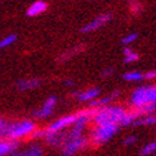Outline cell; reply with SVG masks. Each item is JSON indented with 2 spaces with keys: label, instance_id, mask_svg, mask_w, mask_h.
I'll return each instance as SVG.
<instances>
[{
  "label": "cell",
  "instance_id": "16",
  "mask_svg": "<svg viewBox=\"0 0 156 156\" xmlns=\"http://www.w3.org/2000/svg\"><path fill=\"white\" fill-rule=\"evenodd\" d=\"M140 55L133 51L129 47H123V62L124 64H133V62L138 61Z\"/></svg>",
  "mask_w": 156,
  "mask_h": 156
},
{
  "label": "cell",
  "instance_id": "13",
  "mask_svg": "<svg viewBox=\"0 0 156 156\" xmlns=\"http://www.w3.org/2000/svg\"><path fill=\"white\" fill-rule=\"evenodd\" d=\"M43 140L46 141V144L50 146H55V147H62L65 144V136L64 132H58V133H47L44 131V137Z\"/></svg>",
  "mask_w": 156,
  "mask_h": 156
},
{
  "label": "cell",
  "instance_id": "8",
  "mask_svg": "<svg viewBox=\"0 0 156 156\" xmlns=\"http://www.w3.org/2000/svg\"><path fill=\"white\" fill-rule=\"evenodd\" d=\"M56 104H57V98L55 97V95L48 97L47 99L44 100V103L41 105V108L36 109V111L32 113L33 118H37V119L48 118V117L52 115L55 108H56Z\"/></svg>",
  "mask_w": 156,
  "mask_h": 156
},
{
  "label": "cell",
  "instance_id": "11",
  "mask_svg": "<svg viewBox=\"0 0 156 156\" xmlns=\"http://www.w3.org/2000/svg\"><path fill=\"white\" fill-rule=\"evenodd\" d=\"M47 9H48L47 3L43 2V0H37V2H33L28 6L26 14L28 15V17H38V15L43 14Z\"/></svg>",
  "mask_w": 156,
  "mask_h": 156
},
{
  "label": "cell",
  "instance_id": "17",
  "mask_svg": "<svg viewBox=\"0 0 156 156\" xmlns=\"http://www.w3.org/2000/svg\"><path fill=\"white\" fill-rule=\"evenodd\" d=\"M123 79L129 83H137L144 80V73L137 71V70H132V71H127L123 74Z\"/></svg>",
  "mask_w": 156,
  "mask_h": 156
},
{
  "label": "cell",
  "instance_id": "15",
  "mask_svg": "<svg viewBox=\"0 0 156 156\" xmlns=\"http://www.w3.org/2000/svg\"><path fill=\"white\" fill-rule=\"evenodd\" d=\"M42 155H43V147L38 144H33L28 149L23 151H15L10 156H42Z\"/></svg>",
  "mask_w": 156,
  "mask_h": 156
},
{
  "label": "cell",
  "instance_id": "25",
  "mask_svg": "<svg viewBox=\"0 0 156 156\" xmlns=\"http://www.w3.org/2000/svg\"><path fill=\"white\" fill-rule=\"evenodd\" d=\"M137 142V137L133 136V135H131V136H127L126 138L123 140V145L124 146H131V145H133Z\"/></svg>",
  "mask_w": 156,
  "mask_h": 156
},
{
  "label": "cell",
  "instance_id": "28",
  "mask_svg": "<svg viewBox=\"0 0 156 156\" xmlns=\"http://www.w3.org/2000/svg\"><path fill=\"white\" fill-rule=\"evenodd\" d=\"M64 84L66 85V87H73V85H75V81L74 80H65Z\"/></svg>",
  "mask_w": 156,
  "mask_h": 156
},
{
  "label": "cell",
  "instance_id": "20",
  "mask_svg": "<svg viewBox=\"0 0 156 156\" xmlns=\"http://www.w3.org/2000/svg\"><path fill=\"white\" fill-rule=\"evenodd\" d=\"M83 50H84V47H81V46H75V47H71L70 50H67L66 52H64V53L61 55V61L69 60L70 57L75 56V53H80Z\"/></svg>",
  "mask_w": 156,
  "mask_h": 156
},
{
  "label": "cell",
  "instance_id": "23",
  "mask_svg": "<svg viewBox=\"0 0 156 156\" xmlns=\"http://www.w3.org/2000/svg\"><path fill=\"white\" fill-rule=\"evenodd\" d=\"M44 137V128H36V131L33 132L32 135L29 136V138L32 140H38V138H43Z\"/></svg>",
  "mask_w": 156,
  "mask_h": 156
},
{
  "label": "cell",
  "instance_id": "9",
  "mask_svg": "<svg viewBox=\"0 0 156 156\" xmlns=\"http://www.w3.org/2000/svg\"><path fill=\"white\" fill-rule=\"evenodd\" d=\"M100 95V89L99 88H89L87 90H77L71 93V97L75 98L77 102L80 103H90L93 100H95Z\"/></svg>",
  "mask_w": 156,
  "mask_h": 156
},
{
  "label": "cell",
  "instance_id": "26",
  "mask_svg": "<svg viewBox=\"0 0 156 156\" xmlns=\"http://www.w3.org/2000/svg\"><path fill=\"white\" fill-rule=\"evenodd\" d=\"M144 79H145V80H149V81L155 80V79H156V70H150V71L145 73V74H144Z\"/></svg>",
  "mask_w": 156,
  "mask_h": 156
},
{
  "label": "cell",
  "instance_id": "10",
  "mask_svg": "<svg viewBox=\"0 0 156 156\" xmlns=\"http://www.w3.org/2000/svg\"><path fill=\"white\" fill-rule=\"evenodd\" d=\"M121 94L119 90H115V91H112L111 94H108L105 97H99L97 98L95 100H93V102L88 103V108L89 109H93V111H97L99 108H103V107H107V105H111L112 102L114 99L118 98V95Z\"/></svg>",
  "mask_w": 156,
  "mask_h": 156
},
{
  "label": "cell",
  "instance_id": "21",
  "mask_svg": "<svg viewBox=\"0 0 156 156\" xmlns=\"http://www.w3.org/2000/svg\"><path fill=\"white\" fill-rule=\"evenodd\" d=\"M137 38H138V33L136 32H131L128 34L124 36L122 40H121V43L123 44V47H128V44H132L133 42L137 41Z\"/></svg>",
  "mask_w": 156,
  "mask_h": 156
},
{
  "label": "cell",
  "instance_id": "14",
  "mask_svg": "<svg viewBox=\"0 0 156 156\" xmlns=\"http://www.w3.org/2000/svg\"><path fill=\"white\" fill-rule=\"evenodd\" d=\"M18 146H19V142L0 138V156H10L18 150Z\"/></svg>",
  "mask_w": 156,
  "mask_h": 156
},
{
  "label": "cell",
  "instance_id": "3",
  "mask_svg": "<svg viewBox=\"0 0 156 156\" xmlns=\"http://www.w3.org/2000/svg\"><path fill=\"white\" fill-rule=\"evenodd\" d=\"M37 126L32 119H18L8 122L5 129V140L19 142L23 138H29V136L36 131Z\"/></svg>",
  "mask_w": 156,
  "mask_h": 156
},
{
  "label": "cell",
  "instance_id": "22",
  "mask_svg": "<svg viewBox=\"0 0 156 156\" xmlns=\"http://www.w3.org/2000/svg\"><path fill=\"white\" fill-rule=\"evenodd\" d=\"M129 10L133 15H140L144 12V5L140 2H131L129 3Z\"/></svg>",
  "mask_w": 156,
  "mask_h": 156
},
{
  "label": "cell",
  "instance_id": "6",
  "mask_svg": "<svg viewBox=\"0 0 156 156\" xmlns=\"http://www.w3.org/2000/svg\"><path fill=\"white\" fill-rule=\"evenodd\" d=\"M89 145V138L88 136H83L79 138L69 140L61 147V154L62 156H75L77 152L85 150Z\"/></svg>",
  "mask_w": 156,
  "mask_h": 156
},
{
  "label": "cell",
  "instance_id": "24",
  "mask_svg": "<svg viewBox=\"0 0 156 156\" xmlns=\"http://www.w3.org/2000/svg\"><path fill=\"white\" fill-rule=\"evenodd\" d=\"M6 124H8V122L3 118V117H0V138H5Z\"/></svg>",
  "mask_w": 156,
  "mask_h": 156
},
{
  "label": "cell",
  "instance_id": "19",
  "mask_svg": "<svg viewBox=\"0 0 156 156\" xmlns=\"http://www.w3.org/2000/svg\"><path fill=\"white\" fill-rule=\"evenodd\" d=\"M15 41H17V34H14V33L3 37L2 40H0V50L10 47V46H13L15 43Z\"/></svg>",
  "mask_w": 156,
  "mask_h": 156
},
{
  "label": "cell",
  "instance_id": "5",
  "mask_svg": "<svg viewBox=\"0 0 156 156\" xmlns=\"http://www.w3.org/2000/svg\"><path fill=\"white\" fill-rule=\"evenodd\" d=\"M119 129V126L117 124H99L91 128L88 136L89 145L93 147H100L107 144Z\"/></svg>",
  "mask_w": 156,
  "mask_h": 156
},
{
  "label": "cell",
  "instance_id": "7",
  "mask_svg": "<svg viewBox=\"0 0 156 156\" xmlns=\"http://www.w3.org/2000/svg\"><path fill=\"white\" fill-rule=\"evenodd\" d=\"M113 15L111 13H103L95 17L93 20H90L89 23H87L85 26L81 27V32L83 33H91V32H95V30L100 29L102 27H104L105 24H108L109 22L112 20Z\"/></svg>",
  "mask_w": 156,
  "mask_h": 156
},
{
  "label": "cell",
  "instance_id": "18",
  "mask_svg": "<svg viewBox=\"0 0 156 156\" xmlns=\"http://www.w3.org/2000/svg\"><path fill=\"white\" fill-rule=\"evenodd\" d=\"M155 152H156V140L144 145L141 147V150H140V156H150Z\"/></svg>",
  "mask_w": 156,
  "mask_h": 156
},
{
  "label": "cell",
  "instance_id": "4",
  "mask_svg": "<svg viewBox=\"0 0 156 156\" xmlns=\"http://www.w3.org/2000/svg\"><path fill=\"white\" fill-rule=\"evenodd\" d=\"M156 102V85H141L131 94L129 104L132 109H141Z\"/></svg>",
  "mask_w": 156,
  "mask_h": 156
},
{
  "label": "cell",
  "instance_id": "12",
  "mask_svg": "<svg viewBox=\"0 0 156 156\" xmlns=\"http://www.w3.org/2000/svg\"><path fill=\"white\" fill-rule=\"evenodd\" d=\"M41 87V79L38 77H28V79H22L17 83V88L20 91H28L33 90Z\"/></svg>",
  "mask_w": 156,
  "mask_h": 156
},
{
  "label": "cell",
  "instance_id": "27",
  "mask_svg": "<svg viewBox=\"0 0 156 156\" xmlns=\"http://www.w3.org/2000/svg\"><path fill=\"white\" fill-rule=\"evenodd\" d=\"M114 73H115V69L114 67H108V69L103 70L102 74H100V76H102V77H109L111 75H113Z\"/></svg>",
  "mask_w": 156,
  "mask_h": 156
},
{
  "label": "cell",
  "instance_id": "2",
  "mask_svg": "<svg viewBox=\"0 0 156 156\" xmlns=\"http://www.w3.org/2000/svg\"><path fill=\"white\" fill-rule=\"evenodd\" d=\"M95 111L93 109H89V108H85V109H80L77 112H74V113H70V114H66L64 117H60L56 121H53L52 123H50L47 127L44 128V131L47 133H58V132H64L66 129H69L71 126L76 122H79L80 119H84V118H93Z\"/></svg>",
  "mask_w": 156,
  "mask_h": 156
},
{
  "label": "cell",
  "instance_id": "1",
  "mask_svg": "<svg viewBox=\"0 0 156 156\" xmlns=\"http://www.w3.org/2000/svg\"><path fill=\"white\" fill-rule=\"evenodd\" d=\"M127 113L128 109H126L123 105L111 104L97 109L91 118V122L94 123V126H99V124H117V126L121 127L123 126Z\"/></svg>",
  "mask_w": 156,
  "mask_h": 156
}]
</instances>
